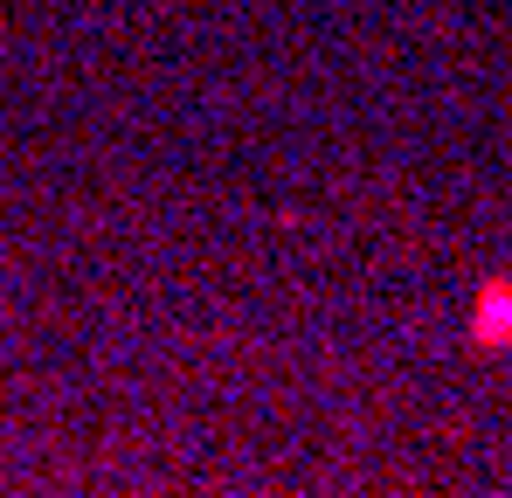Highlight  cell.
I'll return each instance as SVG.
<instances>
[{"instance_id":"1","label":"cell","mask_w":512,"mask_h":498,"mask_svg":"<svg viewBox=\"0 0 512 498\" xmlns=\"http://www.w3.org/2000/svg\"><path fill=\"white\" fill-rule=\"evenodd\" d=\"M512 332V291H485V319H478V339H506Z\"/></svg>"}]
</instances>
